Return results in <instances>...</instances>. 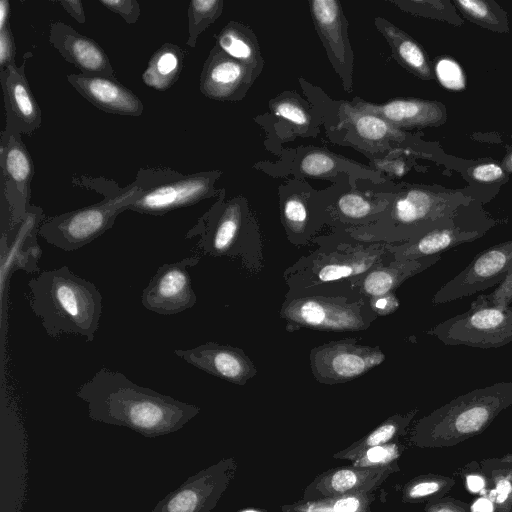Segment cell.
<instances>
[{
  "instance_id": "7",
  "label": "cell",
  "mask_w": 512,
  "mask_h": 512,
  "mask_svg": "<svg viewBox=\"0 0 512 512\" xmlns=\"http://www.w3.org/2000/svg\"><path fill=\"white\" fill-rule=\"evenodd\" d=\"M280 318L289 332L302 328L359 332L367 330L378 316L362 295L306 294L284 297Z\"/></svg>"
},
{
  "instance_id": "50",
  "label": "cell",
  "mask_w": 512,
  "mask_h": 512,
  "mask_svg": "<svg viewBox=\"0 0 512 512\" xmlns=\"http://www.w3.org/2000/svg\"><path fill=\"white\" fill-rule=\"evenodd\" d=\"M389 455V451L383 447L374 446L367 452V457L371 462H380L383 459H386Z\"/></svg>"
},
{
  "instance_id": "13",
  "label": "cell",
  "mask_w": 512,
  "mask_h": 512,
  "mask_svg": "<svg viewBox=\"0 0 512 512\" xmlns=\"http://www.w3.org/2000/svg\"><path fill=\"white\" fill-rule=\"evenodd\" d=\"M512 268V240L478 253L454 278L434 295L433 304H443L498 285Z\"/></svg>"
},
{
  "instance_id": "30",
  "label": "cell",
  "mask_w": 512,
  "mask_h": 512,
  "mask_svg": "<svg viewBox=\"0 0 512 512\" xmlns=\"http://www.w3.org/2000/svg\"><path fill=\"white\" fill-rule=\"evenodd\" d=\"M468 21L497 33L510 31L507 12L494 0H452Z\"/></svg>"
},
{
  "instance_id": "23",
  "label": "cell",
  "mask_w": 512,
  "mask_h": 512,
  "mask_svg": "<svg viewBox=\"0 0 512 512\" xmlns=\"http://www.w3.org/2000/svg\"><path fill=\"white\" fill-rule=\"evenodd\" d=\"M215 480L213 470L198 472L168 493L150 512H207L217 488Z\"/></svg>"
},
{
  "instance_id": "6",
  "label": "cell",
  "mask_w": 512,
  "mask_h": 512,
  "mask_svg": "<svg viewBox=\"0 0 512 512\" xmlns=\"http://www.w3.org/2000/svg\"><path fill=\"white\" fill-rule=\"evenodd\" d=\"M194 237H199L197 247L205 255L238 259L251 273L263 267L260 233L248 222L246 207L238 198L215 203L184 236Z\"/></svg>"
},
{
  "instance_id": "8",
  "label": "cell",
  "mask_w": 512,
  "mask_h": 512,
  "mask_svg": "<svg viewBox=\"0 0 512 512\" xmlns=\"http://www.w3.org/2000/svg\"><path fill=\"white\" fill-rule=\"evenodd\" d=\"M427 334L445 345L499 348L512 342V307L490 305L479 295L466 312L437 324Z\"/></svg>"
},
{
  "instance_id": "1",
  "label": "cell",
  "mask_w": 512,
  "mask_h": 512,
  "mask_svg": "<svg viewBox=\"0 0 512 512\" xmlns=\"http://www.w3.org/2000/svg\"><path fill=\"white\" fill-rule=\"evenodd\" d=\"M76 395L93 421L126 427L147 438L177 432L200 412L194 404L140 386L106 367L81 384Z\"/></svg>"
},
{
  "instance_id": "31",
  "label": "cell",
  "mask_w": 512,
  "mask_h": 512,
  "mask_svg": "<svg viewBox=\"0 0 512 512\" xmlns=\"http://www.w3.org/2000/svg\"><path fill=\"white\" fill-rule=\"evenodd\" d=\"M346 113L357 135L365 142L377 144L390 140L400 141L404 137L398 127L380 116L355 110L350 105Z\"/></svg>"
},
{
  "instance_id": "15",
  "label": "cell",
  "mask_w": 512,
  "mask_h": 512,
  "mask_svg": "<svg viewBox=\"0 0 512 512\" xmlns=\"http://www.w3.org/2000/svg\"><path fill=\"white\" fill-rule=\"evenodd\" d=\"M310 11L331 63L341 76L345 90L351 91L354 57L341 4L336 0H313Z\"/></svg>"
},
{
  "instance_id": "4",
  "label": "cell",
  "mask_w": 512,
  "mask_h": 512,
  "mask_svg": "<svg viewBox=\"0 0 512 512\" xmlns=\"http://www.w3.org/2000/svg\"><path fill=\"white\" fill-rule=\"evenodd\" d=\"M178 173L170 168L140 169L129 185L101 190L104 195L101 201L48 218L38 234L56 248L76 251L112 228L117 216L128 210L147 189Z\"/></svg>"
},
{
  "instance_id": "17",
  "label": "cell",
  "mask_w": 512,
  "mask_h": 512,
  "mask_svg": "<svg viewBox=\"0 0 512 512\" xmlns=\"http://www.w3.org/2000/svg\"><path fill=\"white\" fill-rule=\"evenodd\" d=\"M0 83L6 113L5 130L32 135L41 126L42 114L26 77L25 62L0 70Z\"/></svg>"
},
{
  "instance_id": "19",
  "label": "cell",
  "mask_w": 512,
  "mask_h": 512,
  "mask_svg": "<svg viewBox=\"0 0 512 512\" xmlns=\"http://www.w3.org/2000/svg\"><path fill=\"white\" fill-rule=\"evenodd\" d=\"M254 70L231 58L214 46L204 62L199 88L201 93L214 100L240 99L253 81Z\"/></svg>"
},
{
  "instance_id": "40",
  "label": "cell",
  "mask_w": 512,
  "mask_h": 512,
  "mask_svg": "<svg viewBox=\"0 0 512 512\" xmlns=\"http://www.w3.org/2000/svg\"><path fill=\"white\" fill-rule=\"evenodd\" d=\"M15 44L11 27L0 30V70L15 64Z\"/></svg>"
},
{
  "instance_id": "18",
  "label": "cell",
  "mask_w": 512,
  "mask_h": 512,
  "mask_svg": "<svg viewBox=\"0 0 512 512\" xmlns=\"http://www.w3.org/2000/svg\"><path fill=\"white\" fill-rule=\"evenodd\" d=\"M49 42L70 64L88 76L116 78L114 68L104 50L93 39L63 22L49 28Z\"/></svg>"
},
{
  "instance_id": "11",
  "label": "cell",
  "mask_w": 512,
  "mask_h": 512,
  "mask_svg": "<svg viewBox=\"0 0 512 512\" xmlns=\"http://www.w3.org/2000/svg\"><path fill=\"white\" fill-rule=\"evenodd\" d=\"M219 171L178 174L147 189L128 210L147 215H163L215 196Z\"/></svg>"
},
{
  "instance_id": "9",
  "label": "cell",
  "mask_w": 512,
  "mask_h": 512,
  "mask_svg": "<svg viewBox=\"0 0 512 512\" xmlns=\"http://www.w3.org/2000/svg\"><path fill=\"white\" fill-rule=\"evenodd\" d=\"M385 359L379 346L362 345L354 338L330 341L314 347L309 353L314 378L329 385L352 381Z\"/></svg>"
},
{
  "instance_id": "33",
  "label": "cell",
  "mask_w": 512,
  "mask_h": 512,
  "mask_svg": "<svg viewBox=\"0 0 512 512\" xmlns=\"http://www.w3.org/2000/svg\"><path fill=\"white\" fill-rule=\"evenodd\" d=\"M222 0H192L189 3L188 15V39L186 44L194 48L199 35L212 23H214L223 11Z\"/></svg>"
},
{
  "instance_id": "16",
  "label": "cell",
  "mask_w": 512,
  "mask_h": 512,
  "mask_svg": "<svg viewBox=\"0 0 512 512\" xmlns=\"http://www.w3.org/2000/svg\"><path fill=\"white\" fill-rule=\"evenodd\" d=\"M174 354L210 375L233 384L244 385L256 373V367L238 347L206 342L194 348L176 349Z\"/></svg>"
},
{
  "instance_id": "39",
  "label": "cell",
  "mask_w": 512,
  "mask_h": 512,
  "mask_svg": "<svg viewBox=\"0 0 512 512\" xmlns=\"http://www.w3.org/2000/svg\"><path fill=\"white\" fill-rule=\"evenodd\" d=\"M480 296L490 305L501 308L509 307L512 302V268L508 270L505 278L492 293Z\"/></svg>"
},
{
  "instance_id": "44",
  "label": "cell",
  "mask_w": 512,
  "mask_h": 512,
  "mask_svg": "<svg viewBox=\"0 0 512 512\" xmlns=\"http://www.w3.org/2000/svg\"><path fill=\"white\" fill-rule=\"evenodd\" d=\"M59 4L78 23L84 24L86 22L85 11L81 0H60Z\"/></svg>"
},
{
  "instance_id": "41",
  "label": "cell",
  "mask_w": 512,
  "mask_h": 512,
  "mask_svg": "<svg viewBox=\"0 0 512 512\" xmlns=\"http://www.w3.org/2000/svg\"><path fill=\"white\" fill-rule=\"evenodd\" d=\"M372 310L377 316H385L393 313L399 307V300L395 293H389L369 300Z\"/></svg>"
},
{
  "instance_id": "10",
  "label": "cell",
  "mask_w": 512,
  "mask_h": 512,
  "mask_svg": "<svg viewBox=\"0 0 512 512\" xmlns=\"http://www.w3.org/2000/svg\"><path fill=\"white\" fill-rule=\"evenodd\" d=\"M469 205H463L455 212L453 221L433 229L411 241L388 244L396 260H414L438 255L447 249L481 238L496 224L484 213H467Z\"/></svg>"
},
{
  "instance_id": "21",
  "label": "cell",
  "mask_w": 512,
  "mask_h": 512,
  "mask_svg": "<svg viewBox=\"0 0 512 512\" xmlns=\"http://www.w3.org/2000/svg\"><path fill=\"white\" fill-rule=\"evenodd\" d=\"M350 106L380 116L398 128L438 127L447 121L445 105L434 100L398 98L382 104L359 101Z\"/></svg>"
},
{
  "instance_id": "22",
  "label": "cell",
  "mask_w": 512,
  "mask_h": 512,
  "mask_svg": "<svg viewBox=\"0 0 512 512\" xmlns=\"http://www.w3.org/2000/svg\"><path fill=\"white\" fill-rule=\"evenodd\" d=\"M440 258V254L414 260L392 258L364 274L356 283V293L370 300L395 292L403 282L431 267Z\"/></svg>"
},
{
  "instance_id": "28",
  "label": "cell",
  "mask_w": 512,
  "mask_h": 512,
  "mask_svg": "<svg viewBox=\"0 0 512 512\" xmlns=\"http://www.w3.org/2000/svg\"><path fill=\"white\" fill-rule=\"evenodd\" d=\"M281 218L289 241L295 246H305L316 238L318 227L311 222L308 206L297 195L287 196L281 204Z\"/></svg>"
},
{
  "instance_id": "38",
  "label": "cell",
  "mask_w": 512,
  "mask_h": 512,
  "mask_svg": "<svg viewBox=\"0 0 512 512\" xmlns=\"http://www.w3.org/2000/svg\"><path fill=\"white\" fill-rule=\"evenodd\" d=\"M99 3L120 15L127 24H135L140 17L141 9L136 0H99Z\"/></svg>"
},
{
  "instance_id": "42",
  "label": "cell",
  "mask_w": 512,
  "mask_h": 512,
  "mask_svg": "<svg viewBox=\"0 0 512 512\" xmlns=\"http://www.w3.org/2000/svg\"><path fill=\"white\" fill-rule=\"evenodd\" d=\"M357 481L354 472L350 470H340L336 472L331 480V486L335 491L343 492L352 488Z\"/></svg>"
},
{
  "instance_id": "48",
  "label": "cell",
  "mask_w": 512,
  "mask_h": 512,
  "mask_svg": "<svg viewBox=\"0 0 512 512\" xmlns=\"http://www.w3.org/2000/svg\"><path fill=\"white\" fill-rule=\"evenodd\" d=\"M358 507L359 501L356 498H344L335 503L334 512H355Z\"/></svg>"
},
{
  "instance_id": "54",
  "label": "cell",
  "mask_w": 512,
  "mask_h": 512,
  "mask_svg": "<svg viewBox=\"0 0 512 512\" xmlns=\"http://www.w3.org/2000/svg\"><path fill=\"white\" fill-rule=\"evenodd\" d=\"M437 512H454V511H452V510H450V509H446V508H444V509H441V510H439V511H437Z\"/></svg>"
},
{
  "instance_id": "25",
  "label": "cell",
  "mask_w": 512,
  "mask_h": 512,
  "mask_svg": "<svg viewBox=\"0 0 512 512\" xmlns=\"http://www.w3.org/2000/svg\"><path fill=\"white\" fill-rule=\"evenodd\" d=\"M45 218L42 208L30 205L22 221L18 224L16 237L10 247L6 265L3 271H9L15 264L16 269H23L22 259L25 260L26 270L38 271L37 262L41 249L37 244L36 235Z\"/></svg>"
},
{
  "instance_id": "36",
  "label": "cell",
  "mask_w": 512,
  "mask_h": 512,
  "mask_svg": "<svg viewBox=\"0 0 512 512\" xmlns=\"http://www.w3.org/2000/svg\"><path fill=\"white\" fill-rule=\"evenodd\" d=\"M335 167V159L330 154L322 151L307 153L300 164L302 173L312 177L328 175Z\"/></svg>"
},
{
  "instance_id": "27",
  "label": "cell",
  "mask_w": 512,
  "mask_h": 512,
  "mask_svg": "<svg viewBox=\"0 0 512 512\" xmlns=\"http://www.w3.org/2000/svg\"><path fill=\"white\" fill-rule=\"evenodd\" d=\"M216 46L252 70L262 65L259 48L252 32L239 23H228L218 34Z\"/></svg>"
},
{
  "instance_id": "49",
  "label": "cell",
  "mask_w": 512,
  "mask_h": 512,
  "mask_svg": "<svg viewBox=\"0 0 512 512\" xmlns=\"http://www.w3.org/2000/svg\"><path fill=\"white\" fill-rule=\"evenodd\" d=\"M10 19V2L8 0H0V30L8 25Z\"/></svg>"
},
{
  "instance_id": "47",
  "label": "cell",
  "mask_w": 512,
  "mask_h": 512,
  "mask_svg": "<svg viewBox=\"0 0 512 512\" xmlns=\"http://www.w3.org/2000/svg\"><path fill=\"white\" fill-rule=\"evenodd\" d=\"M439 489V484L436 482H423L415 485L411 491L410 495L412 497H420L432 494Z\"/></svg>"
},
{
  "instance_id": "2",
  "label": "cell",
  "mask_w": 512,
  "mask_h": 512,
  "mask_svg": "<svg viewBox=\"0 0 512 512\" xmlns=\"http://www.w3.org/2000/svg\"><path fill=\"white\" fill-rule=\"evenodd\" d=\"M313 243L318 248L284 271L283 279L288 287L284 297L357 294L359 279L393 258L387 243L359 241L342 231L316 237Z\"/></svg>"
},
{
  "instance_id": "26",
  "label": "cell",
  "mask_w": 512,
  "mask_h": 512,
  "mask_svg": "<svg viewBox=\"0 0 512 512\" xmlns=\"http://www.w3.org/2000/svg\"><path fill=\"white\" fill-rule=\"evenodd\" d=\"M184 52L175 44L164 43L150 57L142 74L144 84L157 91L168 90L179 78Z\"/></svg>"
},
{
  "instance_id": "3",
  "label": "cell",
  "mask_w": 512,
  "mask_h": 512,
  "mask_svg": "<svg viewBox=\"0 0 512 512\" xmlns=\"http://www.w3.org/2000/svg\"><path fill=\"white\" fill-rule=\"evenodd\" d=\"M28 287L30 308L50 337L71 334L94 340L103 308L94 283L62 266L42 271Z\"/></svg>"
},
{
  "instance_id": "51",
  "label": "cell",
  "mask_w": 512,
  "mask_h": 512,
  "mask_svg": "<svg viewBox=\"0 0 512 512\" xmlns=\"http://www.w3.org/2000/svg\"><path fill=\"white\" fill-rule=\"evenodd\" d=\"M467 486L472 492H479L484 487V480L476 475H470L467 477Z\"/></svg>"
},
{
  "instance_id": "52",
  "label": "cell",
  "mask_w": 512,
  "mask_h": 512,
  "mask_svg": "<svg viewBox=\"0 0 512 512\" xmlns=\"http://www.w3.org/2000/svg\"><path fill=\"white\" fill-rule=\"evenodd\" d=\"M473 511L474 512H492L493 504L487 498H480L474 503Z\"/></svg>"
},
{
  "instance_id": "20",
  "label": "cell",
  "mask_w": 512,
  "mask_h": 512,
  "mask_svg": "<svg viewBox=\"0 0 512 512\" xmlns=\"http://www.w3.org/2000/svg\"><path fill=\"white\" fill-rule=\"evenodd\" d=\"M67 81L83 98L106 113L136 117L144 111L139 97L117 78L72 73L67 75Z\"/></svg>"
},
{
  "instance_id": "24",
  "label": "cell",
  "mask_w": 512,
  "mask_h": 512,
  "mask_svg": "<svg viewBox=\"0 0 512 512\" xmlns=\"http://www.w3.org/2000/svg\"><path fill=\"white\" fill-rule=\"evenodd\" d=\"M375 25L387 39L395 58L403 67L422 80L434 79L428 56L416 40L383 18H376Z\"/></svg>"
},
{
  "instance_id": "53",
  "label": "cell",
  "mask_w": 512,
  "mask_h": 512,
  "mask_svg": "<svg viewBox=\"0 0 512 512\" xmlns=\"http://www.w3.org/2000/svg\"><path fill=\"white\" fill-rule=\"evenodd\" d=\"M501 167L506 173H512V152L508 153L503 159Z\"/></svg>"
},
{
  "instance_id": "12",
  "label": "cell",
  "mask_w": 512,
  "mask_h": 512,
  "mask_svg": "<svg viewBox=\"0 0 512 512\" xmlns=\"http://www.w3.org/2000/svg\"><path fill=\"white\" fill-rule=\"evenodd\" d=\"M194 254L173 263L161 265L141 294L143 307L163 316L181 313L192 308L197 296L192 287L189 268L200 262Z\"/></svg>"
},
{
  "instance_id": "14",
  "label": "cell",
  "mask_w": 512,
  "mask_h": 512,
  "mask_svg": "<svg viewBox=\"0 0 512 512\" xmlns=\"http://www.w3.org/2000/svg\"><path fill=\"white\" fill-rule=\"evenodd\" d=\"M22 135L0 133L1 191L10 211V223L18 225L29 208L34 164Z\"/></svg>"
},
{
  "instance_id": "46",
  "label": "cell",
  "mask_w": 512,
  "mask_h": 512,
  "mask_svg": "<svg viewBox=\"0 0 512 512\" xmlns=\"http://www.w3.org/2000/svg\"><path fill=\"white\" fill-rule=\"evenodd\" d=\"M377 166L391 174L402 176L405 173V164L399 160L385 161L381 160L377 163Z\"/></svg>"
},
{
  "instance_id": "32",
  "label": "cell",
  "mask_w": 512,
  "mask_h": 512,
  "mask_svg": "<svg viewBox=\"0 0 512 512\" xmlns=\"http://www.w3.org/2000/svg\"><path fill=\"white\" fill-rule=\"evenodd\" d=\"M401 10L420 17L447 22L453 26H461L464 19L461 18L449 0H402L391 1Z\"/></svg>"
},
{
  "instance_id": "37",
  "label": "cell",
  "mask_w": 512,
  "mask_h": 512,
  "mask_svg": "<svg viewBox=\"0 0 512 512\" xmlns=\"http://www.w3.org/2000/svg\"><path fill=\"white\" fill-rule=\"evenodd\" d=\"M469 176L479 183L502 182L507 179V173L501 165L493 162L480 163L470 167Z\"/></svg>"
},
{
  "instance_id": "43",
  "label": "cell",
  "mask_w": 512,
  "mask_h": 512,
  "mask_svg": "<svg viewBox=\"0 0 512 512\" xmlns=\"http://www.w3.org/2000/svg\"><path fill=\"white\" fill-rule=\"evenodd\" d=\"M396 427L394 424L387 423L370 434L367 438V444L370 446H378L388 441L395 433Z\"/></svg>"
},
{
  "instance_id": "45",
  "label": "cell",
  "mask_w": 512,
  "mask_h": 512,
  "mask_svg": "<svg viewBox=\"0 0 512 512\" xmlns=\"http://www.w3.org/2000/svg\"><path fill=\"white\" fill-rule=\"evenodd\" d=\"M511 490H512V486L508 480H506V479L500 480L497 483L496 488L493 491H491V498L496 500V502H498V503H502L507 499Z\"/></svg>"
},
{
  "instance_id": "29",
  "label": "cell",
  "mask_w": 512,
  "mask_h": 512,
  "mask_svg": "<svg viewBox=\"0 0 512 512\" xmlns=\"http://www.w3.org/2000/svg\"><path fill=\"white\" fill-rule=\"evenodd\" d=\"M387 207L374 204L358 192H348L336 202L335 220L348 224L347 230L365 227L376 222Z\"/></svg>"
},
{
  "instance_id": "5",
  "label": "cell",
  "mask_w": 512,
  "mask_h": 512,
  "mask_svg": "<svg viewBox=\"0 0 512 512\" xmlns=\"http://www.w3.org/2000/svg\"><path fill=\"white\" fill-rule=\"evenodd\" d=\"M470 202L459 191L413 187L398 194L373 224L342 232L364 242L405 243L451 223L458 208Z\"/></svg>"
},
{
  "instance_id": "34",
  "label": "cell",
  "mask_w": 512,
  "mask_h": 512,
  "mask_svg": "<svg viewBox=\"0 0 512 512\" xmlns=\"http://www.w3.org/2000/svg\"><path fill=\"white\" fill-rule=\"evenodd\" d=\"M434 76L442 87L451 91H461L466 87L464 72L458 62L449 56H441L434 63Z\"/></svg>"
},
{
  "instance_id": "35",
  "label": "cell",
  "mask_w": 512,
  "mask_h": 512,
  "mask_svg": "<svg viewBox=\"0 0 512 512\" xmlns=\"http://www.w3.org/2000/svg\"><path fill=\"white\" fill-rule=\"evenodd\" d=\"M273 113L297 127H306L310 117L297 101L291 98H281L272 104Z\"/></svg>"
},
{
  "instance_id": "55",
  "label": "cell",
  "mask_w": 512,
  "mask_h": 512,
  "mask_svg": "<svg viewBox=\"0 0 512 512\" xmlns=\"http://www.w3.org/2000/svg\"><path fill=\"white\" fill-rule=\"evenodd\" d=\"M247 512H255V511H247Z\"/></svg>"
}]
</instances>
